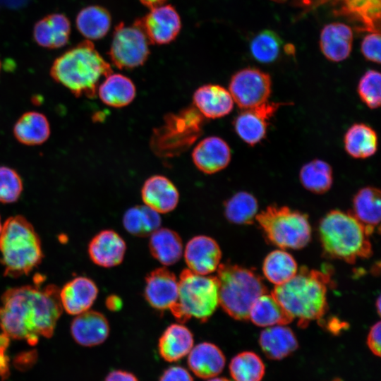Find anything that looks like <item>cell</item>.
I'll use <instances>...</instances> for the list:
<instances>
[{
	"instance_id": "6da1fadb",
	"label": "cell",
	"mask_w": 381,
	"mask_h": 381,
	"mask_svg": "<svg viewBox=\"0 0 381 381\" xmlns=\"http://www.w3.org/2000/svg\"><path fill=\"white\" fill-rule=\"evenodd\" d=\"M62 311L59 289L55 285L42 287L37 282L11 288L1 298L0 327L10 338L35 345L40 336L53 335Z\"/></svg>"
},
{
	"instance_id": "7a4b0ae2",
	"label": "cell",
	"mask_w": 381,
	"mask_h": 381,
	"mask_svg": "<svg viewBox=\"0 0 381 381\" xmlns=\"http://www.w3.org/2000/svg\"><path fill=\"white\" fill-rule=\"evenodd\" d=\"M112 69L90 40H84L55 59L50 75L76 97L96 96L102 78Z\"/></svg>"
},
{
	"instance_id": "3957f363",
	"label": "cell",
	"mask_w": 381,
	"mask_h": 381,
	"mask_svg": "<svg viewBox=\"0 0 381 381\" xmlns=\"http://www.w3.org/2000/svg\"><path fill=\"white\" fill-rule=\"evenodd\" d=\"M329 282V274L301 267L290 280L275 286L271 294L304 327L326 313Z\"/></svg>"
},
{
	"instance_id": "277c9868",
	"label": "cell",
	"mask_w": 381,
	"mask_h": 381,
	"mask_svg": "<svg viewBox=\"0 0 381 381\" xmlns=\"http://www.w3.org/2000/svg\"><path fill=\"white\" fill-rule=\"evenodd\" d=\"M374 230L364 226L351 212L332 210L320 221L319 236L325 254L353 264L373 254L370 236Z\"/></svg>"
},
{
	"instance_id": "5b68a950",
	"label": "cell",
	"mask_w": 381,
	"mask_h": 381,
	"mask_svg": "<svg viewBox=\"0 0 381 381\" xmlns=\"http://www.w3.org/2000/svg\"><path fill=\"white\" fill-rule=\"evenodd\" d=\"M1 263L6 276L28 274L43 258L40 238L24 217L16 215L6 220L0 234Z\"/></svg>"
},
{
	"instance_id": "8992f818",
	"label": "cell",
	"mask_w": 381,
	"mask_h": 381,
	"mask_svg": "<svg viewBox=\"0 0 381 381\" xmlns=\"http://www.w3.org/2000/svg\"><path fill=\"white\" fill-rule=\"evenodd\" d=\"M219 305L237 320L249 319L256 299L268 292L262 279L252 270L227 262L217 267Z\"/></svg>"
},
{
	"instance_id": "52a82bcc",
	"label": "cell",
	"mask_w": 381,
	"mask_h": 381,
	"mask_svg": "<svg viewBox=\"0 0 381 381\" xmlns=\"http://www.w3.org/2000/svg\"><path fill=\"white\" fill-rule=\"evenodd\" d=\"M219 305L217 277L183 270L179 276L178 302L169 310L176 320L186 322L191 317L206 322Z\"/></svg>"
},
{
	"instance_id": "ba28073f",
	"label": "cell",
	"mask_w": 381,
	"mask_h": 381,
	"mask_svg": "<svg viewBox=\"0 0 381 381\" xmlns=\"http://www.w3.org/2000/svg\"><path fill=\"white\" fill-rule=\"evenodd\" d=\"M255 219L268 241L281 248L301 249L311 238L308 216L286 206H268Z\"/></svg>"
},
{
	"instance_id": "9c48e42d",
	"label": "cell",
	"mask_w": 381,
	"mask_h": 381,
	"mask_svg": "<svg viewBox=\"0 0 381 381\" xmlns=\"http://www.w3.org/2000/svg\"><path fill=\"white\" fill-rule=\"evenodd\" d=\"M203 116L193 106L167 114L151 139V147L160 157H174L186 150L200 136Z\"/></svg>"
},
{
	"instance_id": "30bf717a",
	"label": "cell",
	"mask_w": 381,
	"mask_h": 381,
	"mask_svg": "<svg viewBox=\"0 0 381 381\" xmlns=\"http://www.w3.org/2000/svg\"><path fill=\"white\" fill-rule=\"evenodd\" d=\"M149 42L135 25L119 23L114 28L109 51L110 59L119 69H133L145 64L149 54Z\"/></svg>"
},
{
	"instance_id": "8fae6325",
	"label": "cell",
	"mask_w": 381,
	"mask_h": 381,
	"mask_svg": "<svg viewBox=\"0 0 381 381\" xmlns=\"http://www.w3.org/2000/svg\"><path fill=\"white\" fill-rule=\"evenodd\" d=\"M229 91L238 107L242 109L253 108L268 101L272 80L268 73L260 69L245 68L232 75Z\"/></svg>"
},
{
	"instance_id": "7c38bea8",
	"label": "cell",
	"mask_w": 381,
	"mask_h": 381,
	"mask_svg": "<svg viewBox=\"0 0 381 381\" xmlns=\"http://www.w3.org/2000/svg\"><path fill=\"white\" fill-rule=\"evenodd\" d=\"M145 35L149 43L166 44L174 41L181 28V18L175 8L162 4L150 8L143 17L133 23Z\"/></svg>"
},
{
	"instance_id": "4fadbf2b",
	"label": "cell",
	"mask_w": 381,
	"mask_h": 381,
	"mask_svg": "<svg viewBox=\"0 0 381 381\" xmlns=\"http://www.w3.org/2000/svg\"><path fill=\"white\" fill-rule=\"evenodd\" d=\"M279 105L267 101L258 107L243 109L234 121L236 133L247 144H258L265 137L268 122Z\"/></svg>"
},
{
	"instance_id": "5bb4252c",
	"label": "cell",
	"mask_w": 381,
	"mask_h": 381,
	"mask_svg": "<svg viewBox=\"0 0 381 381\" xmlns=\"http://www.w3.org/2000/svg\"><path fill=\"white\" fill-rule=\"evenodd\" d=\"M144 295L153 308L170 309L179 298V281L176 275L165 267L152 270L146 276Z\"/></svg>"
},
{
	"instance_id": "9a60e30c",
	"label": "cell",
	"mask_w": 381,
	"mask_h": 381,
	"mask_svg": "<svg viewBox=\"0 0 381 381\" xmlns=\"http://www.w3.org/2000/svg\"><path fill=\"white\" fill-rule=\"evenodd\" d=\"M334 12L353 22L360 32H380V0H332Z\"/></svg>"
},
{
	"instance_id": "2e32d148",
	"label": "cell",
	"mask_w": 381,
	"mask_h": 381,
	"mask_svg": "<svg viewBox=\"0 0 381 381\" xmlns=\"http://www.w3.org/2000/svg\"><path fill=\"white\" fill-rule=\"evenodd\" d=\"M222 257L220 247L212 238L200 235L193 237L187 243L184 258L188 269L202 275L215 271Z\"/></svg>"
},
{
	"instance_id": "e0dca14e",
	"label": "cell",
	"mask_w": 381,
	"mask_h": 381,
	"mask_svg": "<svg viewBox=\"0 0 381 381\" xmlns=\"http://www.w3.org/2000/svg\"><path fill=\"white\" fill-rule=\"evenodd\" d=\"M231 157L229 145L217 136L201 140L192 152L195 166L202 172L212 174L226 168Z\"/></svg>"
},
{
	"instance_id": "ac0fdd59",
	"label": "cell",
	"mask_w": 381,
	"mask_h": 381,
	"mask_svg": "<svg viewBox=\"0 0 381 381\" xmlns=\"http://www.w3.org/2000/svg\"><path fill=\"white\" fill-rule=\"evenodd\" d=\"M126 250L122 237L111 229H105L97 234L88 244V255L98 266L112 267L120 265Z\"/></svg>"
},
{
	"instance_id": "d6986e66",
	"label": "cell",
	"mask_w": 381,
	"mask_h": 381,
	"mask_svg": "<svg viewBox=\"0 0 381 381\" xmlns=\"http://www.w3.org/2000/svg\"><path fill=\"white\" fill-rule=\"evenodd\" d=\"M71 333L75 341L81 346H97L109 337V322L102 313L88 310L75 315L71 325Z\"/></svg>"
},
{
	"instance_id": "ffe728a7",
	"label": "cell",
	"mask_w": 381,
	"mask_h": 381,
	"mask_svg": "<svg viewBox=\"0 0 381 381\" xmlns=\"http://www.w3.org/2000/svg\"><path fill=\"white\" fill-rule=\"evenodd\" d=\"M193 107L206 119H219L233 109L234 100L229 90L217 84L199 87L193 95Z\"/></svg>"
},
{
	"instance_id": "44dd1931",
	"label": "cell",
	"mask_w": 381,
	"mask_h": 381,
	"mask_svg": "<svg viewBox=\"0 0 381 381\" xmlns=\"http://www.w3.org/2000/svg\"><path fill=\"white\" fill-rule=\"evenodd\" d=\"M97 294L98 289L95 283L90 278L82 276L73 278L59 289L62 309L73 315L88 310Z\"/></svg>"
},
{
	"instance_id": "7402d4cb",
	"label": "cell",
	"mask_w": 381,
	"mask_h": 381,
	"mask_svg": "<svg viewBox=\"0 0 381 381\" xmlns=\"http://www.w3.org/2000/svg\"><path fill=\"white\" fill-rule=\"evenodd\" d=\"M141 197L145 205L158 213L174 210L179 200L176 187L162 175H153L146 179L141 189Z\"/></svg>"
},
{
	"instance_id": "603a6c76",
	"label": "cell",
	"mask_w": 381,
	"mask_h": 381,
	"mask_svg": "<svg viewBox=\"0 0 381 381\" xmlns=\"http://www.w3.org/2000/svg\"><path fill=\"white\" fill-rule=\"evenodd\" d=\"M187 364L195 376L208 380L222 373L226 365V358L217 345L205 341L192 348L188 354Z\"/></svg>"
},
{
	"instance_id": "cb8c5ba5",
	"label": "cell",
	"mask_w": 381,
	"mask_h": 381,
	"mask_svg": "<svg viewBox=\"0 0 381 381\" xmlns=\"http://www.w3.org/2000/svg\"><path fill=\"white\" fill-rule=\"evenodd\" d=\"M353 39V34L350 26L339 22L332 23L321 30L320 48L328 60L340 62L349 56Z\"/></svg>"
},
{
	"instance_id": "d4e9b609",
	"label": "cell",
	"mask_w": 381,
	"mask_h": 381,
	"mask_svg": "<svg viewBox=\"0 0 381 381\" xmlns=\"http://www.w3.org/2000/svg\"><path fill=\"white\" fill-rule=\"evenodd\" d=\"M71 35V23L62 13H52L38 20L33 28L36 43L43 47L57 49L65 46Z\"/></svg>"
},
{
	"instance_id": "484cf974",
	"label": "cell",
	"mask_w": 381,
	"mask_h": 381,
	"mask_svg": "<svg viewBox=\"0 0 381 381\" xmlns=\"http://www.w3.org/2000/svg\"><path fill=\"white\" fill-rule=\"evenodd\" d=\"M259 344L266 357L275 361L286 358L298 347L294 332L286 325H274L264 329L260 334Z\"/></svg>"
},
{
	"instance_id": "4316f807",
	"label": "cell",
	"mask_w": 381,
	"mask_h": 381,
	"mask_svg": "<svg viewBox=\"0 0 381 381\" xmlns=\"http://www.w3.org/2000/svg\"><path fill=\"white\" fill-rule=\"evenodd\" d=\"M193 344V335L188 328L182 324H171L159 339L158 351L165 361L176 362L189 353Z\"/></svg>"
},
{
	"instance_id": "83f0119b",
	"label": "cell",
	"mask_w": 381,
	"mask_h": 381,
	"mask_svg": "<svg viewBox=\"0 0 381 381\" xmlns=\"http://www.w3.org/2000/svg\"><path fill=\"white\" fill-rule=\"evenodd\" d=\"M97 92L106 105L121 108L133 102L136 88L129 78L119 73H111L99 84Z\"/></svg>"
},
{
	"instance_id": "f1b7e54d",
	"label": "cell",
	"mask_w": 381,
	"mask_h": 381,
	"mask_svg": "<svg viewBox=\"0 0 381 381\" xmlns=\"http://www.w3.org/2000/svg\"><path fill=\"white\" fill-rule=\"evenodd\" d=\"M249 319L262 327L286 325L294 320L278 301L267 293L259 296L254 302L250 310Z\"/></svg>"
},
{
	"instance_id": "f546056e",
	"label": "cell",
	"mask_w": 381,
	"mask_h": 381,
	"mask_svg": "<svg viewBox=\"0 0 381 381\" xmlns=\"http://www.w3.org/2000/svg\"><path fill=\"white\" fill-rule=\"evenodd\" d=\"M16 139L26 145H38L49 137L50 125L47 118L38 111L23 114L13 127Z\"/></svg>"
},
{
	"instance_id": "4dcf8cb0",
	"label": "cell",
	"mask_w": 381,
	"mask_h": 381,
	"mask_svg": "<svg viewBox=\"0 0 381 381\" xmlns=\"http://www.w3.org/2000/svg\"><path fill=\"white\" fill-rule=\"evenodd\" d=\"M149 249L154 258L168 266L181 259L183 243L176 231L167 228H159L150 235Z\"/></svg>"
},
{
	"instance_id": "1f68e13d",
	"label": "cell",
	"mask_w": 381,
	"mask_h": 381,
	"mask_svg": "<svg viewBox=\"0 0 381 381\" xmlns=\"http://www.w3.org/2000/svg\"><path fill=\"white\" fill-rule=\"evenodd\" d=\"M376 132L365 123H355L346 132L344 148L353 158L365 159L373 155L377 149Z\"/></svg>"
},
{
	"instance_id": "d6a6232c",
	"label": "cell",
	"mask_w": 381,
	"mask_h": 381,
	"mask_svg": "<svg viewBox=\"0 0 381 381\" xmlns=\"http://www.w3.org/2000/svg\"><path fill=\"white\" fill-rule=\"evenodd\" d=\"M380 190L368 186L361 188L355 195L351 213L364 226L374 230L380 222Z\"/></svg>"
},
{
	"instance_id": "836d02e7",
	"label": "cell",
	"mask_w": 381,
	"mask_h": 381,
	"mask_svg": "<svg viewBox=\"0 0 381 381\" xmlns=\"http://www.w3.org/2000/svg\"><path fill=\"white\" fill-rule=\"evenodd\" d=\"M109 12L100 6L83 8L77 15L75 23L78 31L88 40H97L104 37L111 27Z\"/></svg>"
},
{
	"instance_id": "e575fe53",
	"label": "cell",
	"mask_w": 381,
	"mask_h": 381,
	"mask_svg": "<svg viewBox=\"0 0 381 381\" xmlns=\"http://www.w3.org/2000/svg\"><path fill=\"white\" fill-rule=\"evenodd\" d=\"M162 219L159 213L147 205H136L128 209L123 217L125 229L138 237L151 235L159 228Z\"/></svg>"
},
{
	"instance_id": "d590c367",
	"label": "cell",
	"mask_w": 381,
	"mask_h": 381,
	"mask_svg": "<svg viewBox=\"0 0 381 381\" xmlns=\"http://www.w3.org/2000/svg\"><path fill=\"white\" fill-rule=\"evenodd\" d=\"M262 271L265 277L277 286L293 278L298 272V267L294 258L289 253L275 250L265 258Z\"/></svg>"
},
{
	"instance_id": "8d00e7d4",
	"label": "cell",
	"mask_w": 381,
	"mask_h": 381,
	"mask_svg": "<svg viewBox=\"0 0 381 381\" xmlns=\"http://www.w3.org/2000/svg\"><path fill=\"white\" fill-rule=\"evenodd\" d=\"M229 369L234 381H262L265 373V365L261 358L249 351L234 356Z\"/></svg>"
},
{
	"instance_id": "74e56055",
	"label": "cell",
	"mask_w": 381,
	"mask_h": 381,
	"mask_svg": "<svg viewBox=\"0 0 381 381\" xmlns=\"http://www.w3.org/2000/svg\"><path fill=\"white\" fill-rule=\"evenodd\" d=\"M299 179L308 190L318 194L324 193L332 186V169L326 162L314 159L302 167Z\"/></svg>"
},
{
	"instance_id": "f35d334b",
	"label": "cell",
	"mask_w": 381,
	"mask_h": 381,
	"mask_svg": "<svg viewBox=\"0 0 381 381\" xmlns=\"http://www.w3.org/2000/svg\"><path fill=\"white\" fill-rule=\"evenodd\" d=\"M258 203L250 193L241 191L235 193L224 203V215L231 223L250 224L257 214Z\"/></svg>"
},
{
	"instance_id": "ab89813d",
	"label": "cell",
	"mask_w": 381,
	"mask_h": 381,
	"mask_svg": "<svg viewBox=\"0 0 381 381\" xmlns=\"http://www.w3.org/2000/svg\"><path fill=\"white\" fill-rule=\"evenodd\" d=\"M282 45V40L275 32L265 30L258 32L252 39L250 51L256 61L268 64L278 58Z\"/></svg>"
},
{
	"instance_id": "60d3db41",
	"label": "cell",
	"mask_w": 381,
	"mask_h": 381,
	"mask_svg": "<svg viewBox=\"0 0 381 381\" xmlns=\"http://www.w3.org/2000/svg\"><path fill=\"white\" fill-rule=\"evenodd\" d=\"M381 76L375 70L366 71L358 85V93L361 99L370 109H377L381 103Z\"/></svg>"
},
{
	"instance_id": "b9f144b4",
	"label": "cell",
	"mask_w": 381,
	"mask_h": 381,
	"mask_svg": "<svg viewBox=\"0 0 381 381\" xmlns=\"http://www.w3.org/2000/svg\"><path fill=\"white\" fill-rule=\"evenodd\" d=\"M23 181L13 169L0 167V202L8 204L16 202L23 191Z\"/></svg>"
},
{
	"instance_id": "7bdbcfd3",
	"label": "cell",
	"mask_w": 381,
	"mask_h": 381,
	"mask_svg": "<svg viewBox=\"0 0 381 381\" xmlns=\"http://www.w3.org/2000/svg\"><path fill=\"white\" fill-rule=\"evenodd\" d=\"M380 32H368L361 42V50L363 56L373 63H380Z\"/></svg>"
},
{
	"instance_id": "ee69618b",
	"label": "cell",
	"mask_w": 381,
	"mask_h": 381,
	"mask_svg": "<svg viewBox=\"0 0 381 381\" xmlns=\"http://www.w3.org/2000/svg\"><path fill=\"white\" fill-rule=\"evenodd\" d=\"M37 357V351L35 349L22 351L15 356L13 364L18 370L25 372L35 365Z\"/></svg>"
},
{
	"instance_id": "f6af8a7d",
	"label": "cell",
	"mask_w": 381,
	"mask_h": 381,
	"mask_svg": "<svg viewBox=\"0 0 381 381\" xmlns=\"http://www.w3.org/2000/svg\"><path fill=\"white\" fill-rule=\"evenodd\" d=\"M159 381H194L192 375L185 368L173 365L165 369Z\"/></svg>"
},
{
	"instance_id": "bcb514c9",
	"label": "cell",
	"mask_w": 381,
	"mask_h": 381,
	"mask_svg": "<svg viewBox=\"0 0 381 381\" xmlns=\"http://www.w3.org/2000/svg\"><path fill=\"white\" fill-rule=\"evenodd\" d=\"M380 322L375 323L370 328L368 337L367 345L370 351L375 356H380Z\"/></svg>"
},
{
	"instance_id": "7dc6e473",
	"label": "cell",
	"mask_w": 381,
	"mask_h": 381,
	"mask_svg": "<svg viewBox=\"0 0 381 381\" xmlns=\"http://www.w3.org/2000/svg\"><path fill=\"white\" fill-rule=\"evenodd\" d=\"M104 381H138L132 373L123 370H114L109 372Z\"/></svg>"
},
{
	"instance_id": "c3c4849f",
	"label": "cell",
	"mask_w": 381,
	"mask_h": 381,
	"mask_svg": "<svg viewBox=\"0 0 381 381\" xmlns=\"http://www.w3.org/2000/svg\"><path fill=\"white\" fill-rule=\"evenodd\" d=\"M6 348H0V378L6 380L10 375V361L6 354Z\"/></svg>"
},
{
	"instance_id": "681fc988",
	"label": "cell",
	"mask_w": 381,
	"mask_h": 381,
	"mask_svg": "<svg viewBox=\"0 0 381 381\" xmlns=\"http://www.w3.org/2000/svg\"><path fill=\"white\" fill-rule=\"evenodd\" d=\"M105 304L109 310L116 311L121 308L122 301L119 296L116 295H111L107 298Z\"/></svg>"
},
{
	"instance_id": "f907efd6",
	"label": "cell",
	"mask_w": 381,
	"mask_h": 381,
	"mask_svg": "<svg viewBox=\"0 0 381 381\" xmlns=\"http://www.w3.org/2000/svg\"><path fill=\"white\" fill-rule=\"evenodd\" d=\"M144 6L152 8L164 4L167 0H139Z\"/></svg>"
},
{
	"instance_id": "816d5d0a",
	"label": "cell",
	"mask_w": 381,
	"mask_h": 381,
	"mask_svg": "<svg viewBox=\"0 0 381 381\" xmlns=\"http://www.w3.org/2000/svg\"><path fill=\"white\" fill-rule=\"evenodd\" d=\"M207 381H231V380L229 379H227L226 377H214L208 379Z\"/></svg>"
},
{
	"instance_id": "f5cc1de1",
	"label": "cell",
	"mask_w": 381,
	"mask_h": 381,
	"mask_svg": "<svg viewBox=\"0 0 381 381\" xmlns=\"http://www.w3.org/2000/svg\"><path fill=\"white\" fill-rule=\"evenodd\" d=\"M377 311L380 315V297L379 296L376 301Z\"/></svg>"
},
{
	"instance_id": "db71d44e",
	"label": "cell",
	"mask_w": 381,
	"mask_h": 381,
	"mask_svg": "<svg viewBox=\"0 0 381 381\" xmlns=\"http://www.w3.org/2000/svg\"><path fill=\"white\" fill-rule=\"evenodd\" d=\"M3 224H1V217H0V234L2 229Z\"/></svg>"
},
{
	"instance_id": "11a10c76",
	"label": "cell",
	"mask_w": 381,
	"mask_h": 381,
	"mask_svg": "<svg viewBox=\"0 0 381 381\" xmlns=\"http://www.w3.org/2000/svg\"><path fill=\"white\" fill-rule=\"evenodd\" d=\"M273 1H276V2H283V1H285L286 0H272Z\"/></svg>"
},
{
	"instance_id": "9f6ffc18",
	"label": "cell",
	"mask_w": 381,
	"mask_h": 381,
	"mask_svg": "<svg viewBox=\"0 0 381 381\" xmlns=\"http://www.w3.org/2000/svg\"><path fill=\"white\" fill-rule=\"evenodd\" d=\"M332 381H342V380L341 379H339V378H335Z\"/></svg>"
},
{
	"instance_id": "6f0895ef",
	"label": "cell",
	"mask_w": 381,
	"mask_h": 381,
	"mask_svg": "<svg viewBox=\"0 0 381 381\" xmlns=\"http://www.w3.org/2000/svg\"><path fill=\"white\" fill-rule=\"evenodd\" d=\"M0 69H1V61H0Z\"/></svg>"
}]
</instances>
